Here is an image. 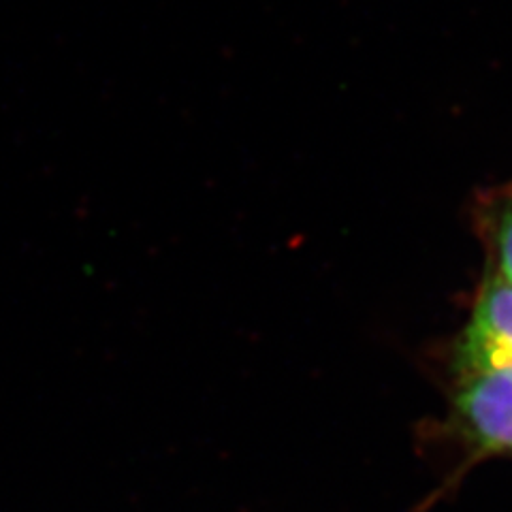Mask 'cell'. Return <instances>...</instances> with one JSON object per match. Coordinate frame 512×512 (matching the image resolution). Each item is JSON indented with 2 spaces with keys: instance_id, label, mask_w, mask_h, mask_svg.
<instances>
[{
  "instance_id": "7a4b0ae2",
  "label": "cell",
  "mask_w": 512,
  "mask_h": 512,
  "mask_svg": "<svg viewBox=\"0 0 512 512\" xmlns=\"http://www.w3.org/2000/svg\"><path fill=\"white\" fill-rule=\"evenodd\" d=\"M455 376L512 370V280L485 276L453 344Z\"/></svg>"
},
{
  "instance_id": "6da1fadb",
  "label": "cell",
  "mask_w": 512,
  "mask_h": 512,
  "mask_svg": "<svg viewBox=\"0 0 512 512\" xmlns=\"http://www.w3.org/2000/svg\"><path fill=\"white\" fill-rule=\"evenodd\" d=\"M448 427L474 459H512V370L455 376Z\"/></svg>"
},
{
  "instance_id": "3957f363",
  "label": "cell",
  "mask_w": 512,
  "mask_h": 512,
  "mask_svg": "<svg viewBox=\"0 0 512 512\" xmlns=\"http://www.w3.org/2000/svg\"><path fill=\"white\" fill-rule=\"evenodd\" d=\"M476 224L489 256V271L512 280V182L478 203Z\"/></svg>"
}]
</instances>
